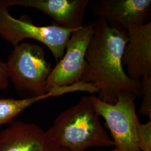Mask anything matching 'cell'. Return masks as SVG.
<instances>
[{
	"instance_id": "9",
	"label": "cell",
	"mask_w": 151,
	"mask_h": 151,
	"mask_svg": "<svg viewBox=\"0 0 151 151\" xmlns=\"http://www.w3.org/2000/svg\"><path fill=\"white\" fill-rule=\"evenodd\" d=\"M38 125L13 121L0 132V151H60Z\"/></svg>"
},
{
	"instance_id": "5",
	"label": "cell",
	"mask_w": 151,
	"mask_h": 151,
	"mask_svg": "<svg viewBox=\"0 0 151 151\" xmlns=\"http://www.w3.org/2000/svg\"><path fill=\"white\" fill-rule=\"evenodd\" d=\"M90 96L96 111L106 122L114 147L121 151H141L137 140V128L140 122L136 113L137 98L129 93H122L116 103L111 104Z\"/></svg>"
},
{
	"instance_id": "6",
	"label": "cell",
	"mask_w": 151,
	"mask_h": 151,
	"mask_svg": "<svg viewBox=\"0 0 151 151\" xmlns=\"http://www.w3.org/2000/svg\"><path fill=\"white\" fill-rule=\"evenodd\" d=\"M93 31V23L83 25L74 30L66 44L65 54L52 69L47 83L49 92L81 81L86 65L87 49Z\"/></svg>"
},
{
	"instance_id": "16",
	"label": "cell",
	"mask_w": 151,
	"mask_h": 151,
	"mask_svg": "<svg viewBox=\"0 0 151 151\" xmlns=\"http://www.w3.org/2000/svg\"><path fill=\"white\" fill-rule=\"evenodd\" d=\"M68 151V150H67L66 149H65V148H61V151Z\"/></svg>"
},
{
	"instance_id": "8",
	"label": "cell",
	"mask_w": 151,
	"mask_h": 151,
	"mask_svg": "<svg viewBox=\"0 0 151 151\" xmlns=\"http://www.w3.org/2000/svg\"><path fill=\"white\" fill-rule=\"evenodd\" d=\"M128 42L122 64L127 76L133 80L151 76V22L128 28Z\"/></svg>"
},
{
	"instance_id": "2",
	"label": "cell",
	"mask_w": 151,
	"mask_h": 151,
	"mask_svg": "<svg viewBox=\"0 0 151 151\" xmlns=\"http://www.w3.org/2000/svg\"><path fill=\"white\" fill-rule=\"evenodd\" d=\"M99 117L91 96H83L60 114L46 132L57 146L68 151L114 146Z\"/></svg>"
},
{
	"instance_id": "4",
	"label": "cell",
	"mask_w": 151,
	"mask_h": 151,
	"mask_svg": "<svg viewBox=\"0 0 151 151\" xmlns=\"http://www.w3.org/2000/svg\"><path fill=\"white\" fill-rule=\"evenodd\" d=\"M75 30L54 23L48 26H38L33 24L29 16L14 17L7 8L0 5V36L14 47L25 39L39 41L48 48L57 62L63 57L66 44Z\"/></svg>"
},
{
	"instance_id": "3",
	"label": "cell",
	"mask_w": 151,
	"mask_h": 151,
	"mask_svg": "<svg viewBox=\"0 0 151 151\" xmlns=\"http://www.w3.org/2000/svg\"><path fill=\"white\" fill-rule=\"evenodd\" d=\"M6 63L9 79L24 99L48 93L47 83L52 65L45 59L43 49L40 45L22 42L14 47Z\"/></svg>"
},
{
	"instance_id": "15",
	"label": "cell",
	"mask_w": 151,
	"mask_h": 151,
	"mask_svg": "<svg viewBox=\"0 0 151 151\" xmlns=\"http://www.w3.org/2000/svg\"><path fill=\"white\" fill-rule=\"evenodd\" d=\"M121 151L120 150H119V149L116 148H114L112 150H108V151Z\"/></svg>"
},
{
	"instance_id": "12",
	"label": "cell",
	"mask_w": 151,
	"mask_h": 151,
	"mask_svg": "<svg viewBox=\"0 0 151 151\" xmlns=\"http://www.w3.org/2000/svg\"><path fill=\"white\" fill-rule=\"evenodd\" d=\"M137 140L141 151H151V119L145 124L140 122L137 128Z\"/></svg>"
},
{
	"instance_id": "13",
	"label": "cell",
	"mask_w": 151,
	"mask_h": 151,
	"mask_svg": "<svg viewBox=\"0 0 151 151\" xmlns=\"http://www.w3.org/2000/svg\"><path fill=\"white\" fill-rule=\"evenodd\" d=\"M141 81L143 100L140 104L139 114L142 116H149L151 119V76L144 77Z\"/></svg>"
},
{
	"instance_id": "10",
	"label": "cell",
	"mask_w": 151,
	"mask_h": 151,
	"mask_svg": "<svg viewBox=\"0 0 151 151\" xmlns=\"http://www.w3.org/2000/svg\"><path fill=\"white\" fill-rule=\"evenodd\" d=\"M88 0H1L6 8L18 5L31 7L50 17L54 24L75 30L83 25Z\"/></svg>"
},
{
	"instance_id": "11",
	"label": "cell",
	"mask_w": 151,
	"mask_h": 151,
	"mask_svg": "<svg viewBox=\"0 0 151 151\" xmlns=\"http://www.w3.org/2000/svg\"><path fill=\"white\" fill-rule=\"evenodd\" d=\"M58 96V90L53 89L45 95L40 97L22 99H0V126L10 124L15 117L32 104L49 97Z\"/></svg>"
},
{
	"instance_id": "7",
	"label": "cell",
	"mask_w": 151,
	"mask_h": 151,
	"mask_svg": "<svg viewBox=\"0 0 151 151\" xmlns=\"http://www.w3.org/2000/svg\"><path fill=\"white\" fill-rule=\"evenodd\" d=\"M92 13L97 19L127 30L150 22L151 0H97L91 5Z\"/></svg>"
},
{
	"instance_id": "1",
	"label": "cell",
	"mask_w": 151,
	"mask_h": 151,
	"mask_svg": "<svg viewBox=\"0 0 151 151\" xmlns=\"http://www.w3.org/2000/svg\"><path fill=\"white\" fill-rule=\"evenodd\" d=\"M93 23L81 81L95 85L99 90L97 97L108 104L116 103L119 95L124 93L142 96V81L130 78L122 64L127 30L101 19Z\"/></svg>"
},
{
	"instance_id": "14",
	"label": "cell",
	"mask_w": 151,
	"mask_h": 151,
	"mask_svg": "<svg viewBox=\"0 0 151 151\" xmlns=\"http://www.w3.org/2000/svg\"><path fill=\"white\" fill-rule=\"evenodd\" d=\"M9 73L6 62L0 60V90H5L9 85Z\"/></svg>"
}]
</instances>
